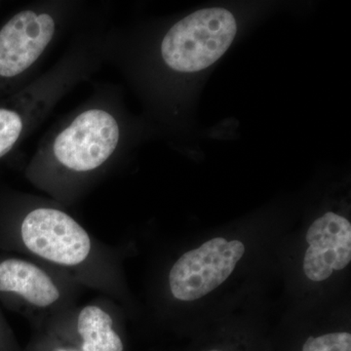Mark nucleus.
Here are the masks:
<instances>
[{"instance_id": "39448f33", "label": "nucleus", "mask_w": 351, "mask_h": 351, "mask_svg": "<svg viewBox=\"0 0 351 351\" xmlns=\"http://www.w3.org/2000/svg\"><path fill=\"white\" fill-rule=\"evenodd\" d=\"M245 254L239 240L217 237L176 261L168 274L170 294L177 301L193 302L221 285Z\"/></svg>"}, {"instance_id": "7ed1b4c3", "label": "nucleus", "mask_w": 351, "mask_h": 351, "mask_svg": "<svg viewBox=\"0 0 351 351\" xmlns=\"http://www.w3.org/2000/svg\"><path fill=\"white\" fill-rule=\"evenodd\" d=\"M73 279L29 258H0V299L43 327L77 304L82 291Z\"/></svg>"}, {"instance_id": "f8f14e48", "label": "nucleus", "mask_w": 351, "mask_h": 351, "mask_svg": "<svg viewBox=\"0 0 351 351\" xmlns=\"http://www.w3.org/2000/svg\"><path fill=\"white\" fill-rule=\"evenodd\" d=\"M210 351H219V350H210Z\"/></svg>"}, {"instance_id": "6e6552de", "label": "nucleus", "mask_w": 351, "mask_h": 351, "mask_svg": "<svg viewBox=\"0 0 351 351\" xmlns=\"http://www.w3.org/2000/svg\"><path fill=\"white\" fill-rule=\"evenodd\" d=\"M306 242L304 272L309 280H326L350 263L351 225L343 216L329 212L316 219L307 230Z\"/></svg>"}, {"instance_id": "20e7f679", "label": "nucleus", "mask_w": 351, "mask_h": 351, "mask_svg": "<svg viewBox=\"0 0 351 351\" xmlns=\"http://www.w3.org/2000/svg\"><path fill=\"white\" fill-rule=\"evenodd\" d=\"M237 21L230 11L208 8L176 23L164 36L161 57L178 73H196L218 61L237 36Z\"/></svg>"}, {"instance_id": "423d86ee", "label": "nucleus", "mask_w": 351, "mask_h": 351, "mask_svg": "<svg viewBox=\"0 0 351 351\" xmlns=\"http://www.w3.org/2000/svg\"><path fill=\"white\" fill-rule=\"evenodd\" d=\"M59 15L49 9H25L0 29V78L15 80L34 69L54 40Z\"/></svg>"}, {"instance_id": "1a4fd4ad", "label": "nucleus", "mask_w": 351, "mask_h": 351, "mask_svg": "<svg viewBox=\"0 0 351 351\" xmlns=\"http://www.w3.org/2000/svg\"><path fill=\"white\" fill-rule=\"evenodd\" d=\"M302 351H351L350 332H330L316 338L311 337Z\"/></svg>"}, {"instance_id": "f257e3e1", "label": "nucleus", "mask_w": 351, "mask_h": 351, "mask_svg": "<svg viewBox=\"0 0 351 351\" xmlns=\"http://www.w3.org/2000/svg\"><path fill=\"white\" fill-rule=\"evenodd\" d=\"M0 240L11 250L61 272L82 287L112 300H122L125 295L117 254L94 239L56 202L32 198Z\"/></svg>"}, {"instance_id": "9d476101", "label": "nucleus", "mask_w": 351, "mask_h": 351, "mask_svg": "<svg viewBox=\"0 0 351 351\" xmlns=\"http://www.w3.org/2000/svg\"><path fill=\"white\" fill-rule=\"evenodd\" d=\"M45 338H44L45 341L44 343L47 345V351H82L76 348L75 346H71V343L60 339L53 332L47 331V330H45Z\"/></svg>"}, {"instance_id": "f03ea898", "label": "nucleus", "mask_w": 351, "mask_h": 351, "mask_svg": "<svg viewBox=\"0 0 351 351\" xmlns=\"http://www.w3.org/2000/svg\"><path fill=\"white\" fill-rule=\"evenodd\" d=\"M121 126L112 108L89 106L51 134L32 157L27 179L61 206H69L112 163Z\"/></svg>"}, {"instance_id": "9b49d317", "label": "nucleus", "mask_w": 351, "mask_h": 351, "mask_svg": "<svg viewBox=\"0 0 351 351\" xmlns=\"http://www.w3.org/2000/svg\"><path fill=\"white\" fill-rule=\"evenodd\" d=\"M4 328H5V325H4L3 317H2L1 314H0V339L3 336Z\"/></svg>"}, {"instance_id": "0eeeda50", "label": "nucleus", "mask_w": 351, "mask_h": 351, "mask_svg": "<svg viewBox=\"0 0 351 351\" xmlns=\"http://www.w3.org/2000/svg\"><path fill=\"white\" fill-rule=\"evenodd\" d=\"M120 316L113 300L99 298L69 307L44 323L43 329L82 351H124Z\"/></svg>"}]
</instances>
